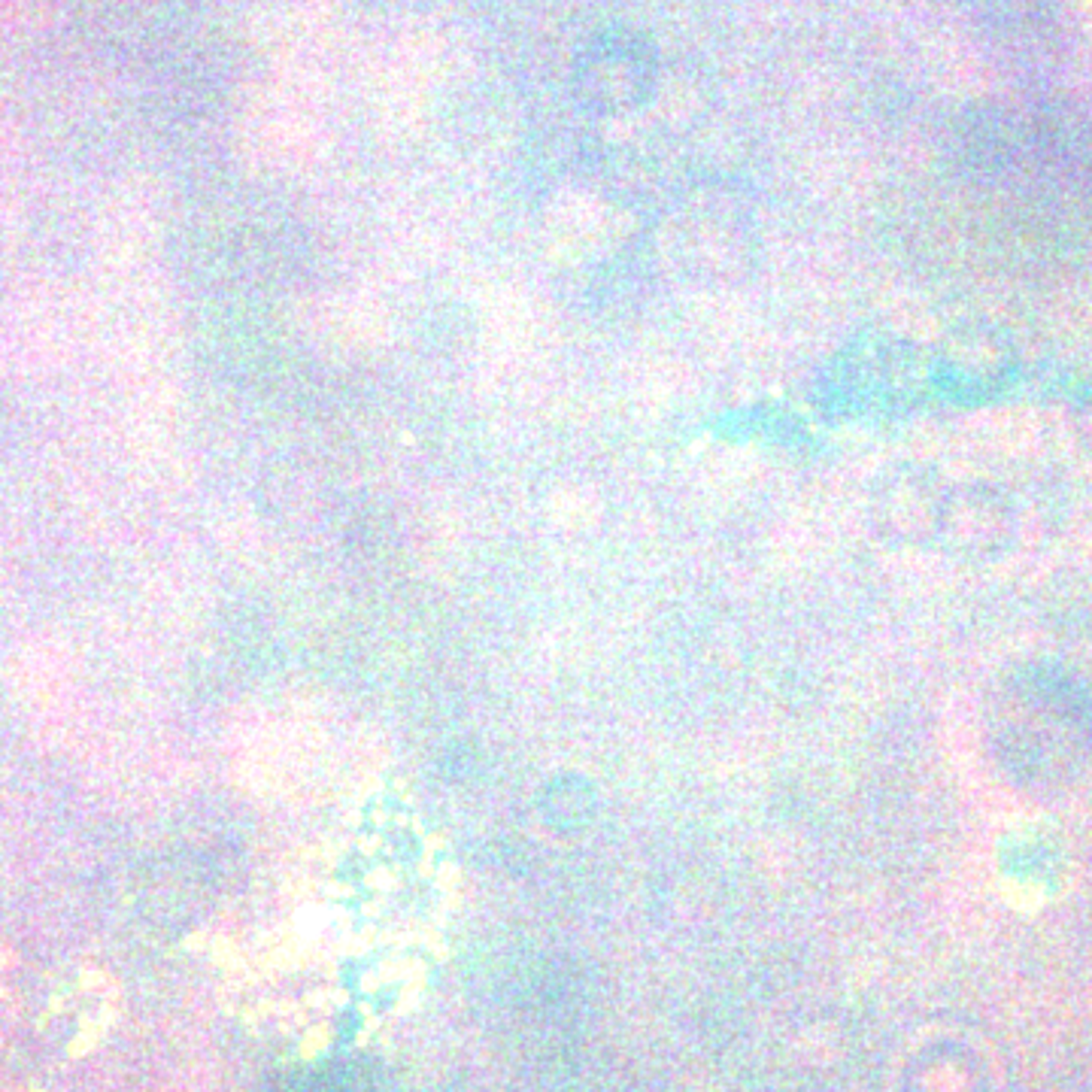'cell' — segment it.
Returning a JSON list of instances; mask_svg holds the SVG:
<instances>
[{
  "label": "cell",
  "instance_id": "1",
  "mask_svg": "<svg viewBox=\"0 0 1092 1092\" xmlns=\"http://www.w3.org/2000/svg\"><path fill=\"white\" fill-rule=\"evenodd\" d=\"M746 225L744 216H738L732 210V200H713L710 194H704L701 200H692L677 213V261L683 264V270L695 280H722L726 276V264H746L750 252L744 249L726 246V243L713 240L722 237L726 231Z\"/></svg>",
  "mask_w": 1092,
  "mask_h": 1092
}]
</instances>
